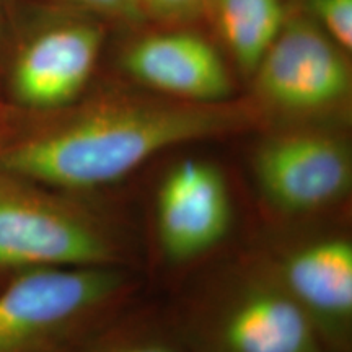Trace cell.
Here are the masks:
<instances>
[{"label": "cell", "instance_id": "1", "mask_svg": "<svg viewBox=\"0 0 352 352\" xmlns=\"http://www.w3.org/2000/svg\"><path fill=\"white\" fill-rule=\"evenodd\" d=\"M248 118L243 107L227 101H111L10 147L0 155V168L57 188H98L158 152L227 134Z\"/></svg>", "mask_w": 352, "mask_h": 352}, {"label": "cell", "instance_id": "2", "mask_svg": "<svg viewBox=\"0 0 352 352\" xmlns=\"http://www.w3.org/2000/svg\"><path fill=\"white\" fill-rule=\"evenodd\" d=\"M113 287L98 266L23 271L0 292V352L46 351Z\"/></svg>", "mask_w": 352, "mask_h": 352}, {"label": "cell", "instance_id": "3", "mask_svg": "<svg viewBox=\"0 0 352 352\" xmlns=\"http://www.w3.org/2000/svg\"><path fill=\"white\" fill-rule=\"evenodd\" d=\"M253 74L258 95L285 113L324 111L351 94L346 51L303 15L285 19Z\"/></svg>", "mask_w": 352, "mask_h": 352}, {"label": "cell", "instance_id": "4", "mask_svg": "<svg viewBox=\"0 0 352 352\" xmlns=\"http://www.w3.org/2000/svg\"><path fill=\"white\" fill-rule=\"evenodd\" d=\"M109 259L107 240L82 217L0 183V267H96Z\"/></svg>", "mask_w": 352, "mask_h": 352}, {"label": "cell", "instance_id": "5", "mask_svg": "<svg viewBox=\"0 0 352 352\" xmlns=\"http://www.w3.org/2000/svg\"><path fill=\"white\" fill-rule=\"evenodd\" d=\"M344 144L320 132L276 135L259 148L256 176L277 208L307 212L331 204L351 184Z\"/></svg>", "mask_w": 352, "mask_h": 352}, {"label": "cell", "instance_id": "6", "mask_svg": "<svg viewBox=\"0 0 352 352\" xmlns=\"http://www.w3.org/2000/svg\"><path fill=\"white\" fill-rule=\"evenodd\" d=\"M104 33L98 25L69 21L47 26L25 43L12 69V94L33 109L72 101L94 72Z\"/></svg>", "mask_w": 352, "mask_h": 352}, {"label": "cell", "instance_id": "7", "mask_svg": "<svg viewBox=\"0 0 352 352\" xmlns=\"http://www.w3.org/2000/svg\"><path fill=\"white\" fill-rule=\"evenodd\" d=\"M230 215L226 179L208 162L188 158L162 182L158 232L171 258L188 259L212 248L227 233Z\"/></svg>", "mask_w": 352, "mask_h": 352}, {"label": "cell", "instance_id": "8", "mask_svg": "<svg viewBox=\"0 0 352 352\" xmlns=\"http://www.w3.org/2000/svg\"><path fill=\"white\" fill-rule=\"evenodd\" d=\"M122 67L135 80L191 103H223L232 80L222 57L199 34L157 33L132 43Z\"/></svg>", "mask_w": 352, "mask_h": 352}, {"label": "cell", "instance_id": "9", "mask_svg": "<svg viewBox=\"0 0 352 352\" xmlns=\"http://www.w3.org/2000/svg\"><path fill=\"white\" fill-rule=\"evenodd\" d=\"M223 352H318L314 321L289 294L250 292L232 308L220 331Z\"/></svg>", "mask_w": 352, "mask_h": 352}, {"label": "cell", "instance_id": "10", "mask_svg": "<svg viewBox=\"0 0 352 352\" xmlns=\"http://www.w3.org/2000/svg\"><path fill=\"white\" fill-rule=\"evenodd\" d=\"M284 276L290 296L328 323L352 314V246L329 239L298 250L287 259Z\"/></svg>", "mask_w": 352, "mask_h": 352}, {"label": "cell", "instance_id": "11", "mask_svg": "<svg viewBox=\"0 0 352 352\" xmlns=\"http://www.w3.org/2000/svg\"><path fill=\"white\" fill-rule=\"evenodd\" d=\"M204 10L246 74L256 70L287 19L280 0H208Z\"/></svg>", "mask_w": 352, "mask_h": 352}, {"label": "cell", "instance_id": "12", "mask_svg": "<svg viewBox=\"0 0 352 352\" xmlns=\"http://www.w3.org/2000/svg\"><path fill=\"white\" fill-rule=\"evenodd\" d=\"M308 19L338 46L352 50V0H305Z\"/></svg>", "mask_w": 352, "mask_h": 352}, {"label": "cell", "instance_id": "13", "mask_svg": "<svg viewBox=\"0 0 352 352\" xmlns=\"http://www.w3.org/2000/svg\"><path fill=\"white\" fill-rule=\"evenodd\" d=\"M140 13L162 21H183L195 19L206 8L208 0H138Z\"/></svg>", "mask_w": 352, "mask_h": 352}, {"label": "cell", "instance_id": "14", "mask_svg": "<svg viewBox=\"0 0 352 352\" xmlns=\"http://www.w3.org/2000/svg\"><path fill=\"white\" fill-rule=\"evenodd\" d=\"M65 2L108 16V19L129 21V23L144 20V15L134 0H65Z\"/></svg>", "mask_w": 352, "mask_h": 352}, {"label": "cell", "instance_id": "15", "mask_svg": "<svg viewBox=\"0 0 352 352\" xmlns=\"http://www.w3.org/2000/svg\"><path fill=\"white\" fill-rule=\"evenodd\" d=\"M120 352H170L164 349V347H155V346H140V347H131V349H124Z\"/></svg>", "mask_w": 352, "mask_h": 352}, {"label": "cell", "instance_id": "16", "mask_svg": "<svg viewBox=\"0 0 352 352\" xmlns=\"http://www.w3.org/2000/svg\"><path fill=\"white\" fill-rule=\"evenodd\" d=\"M134 2H135V6H138V7H139V3H138V0H134ZM139 10H140V8H139Z\"/></svg>", "mask_w": 352, "mask_h": 352}]
</instances>
